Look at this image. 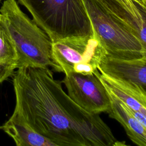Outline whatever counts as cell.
Instances as JSON below:
<instances>
[{"label": "cell", "instance_id": "1", "mask_svg": "<svg viewBox=\"0 0 146 146\" xmlns=\"http://www.w3.org/2000/svg\"><path fill=\"white\" fill-rule=\"evenodd\" d=\"M13 84V113L56 146L120 145L99 114L74 102L49 68H19Z\"/></svg>", "mask_w": 146, "mask_h": 146}, {"label": "cell", "instance_id": "2", "mask_svg": "<svg viewBox=\"0 0 146 146\" xmlns=\"http://www.w3.org/2000/svg\"><path fill=\"white\" fill-rule=\"evenodd\" d=\"M18 56L17 68H59L52 55V42L46 34L19 7L16 0H5L0 8Z\"/></svg>", "mask_w": 146, "mask_h": 146}, {"label": "cell", "instance_id": "3", "mask_svg": "<svg viewBox=\"0 0 146 146\" xmlns=\"http://www.w3.org/2000/svg\"><path fill=\"white\" fill-rule=\"evenodd\" d=\"M52 42L92 35V25L83 0H18Z\"/></svg>", "mask_w": 146, "mask_h": 146}, {"label": "cell", "instance_id": "4", "mask_svg": "<svg viewBox=\"0 0 146 146\" xmlns=\"http://www.w3.org/2000/svg\"><path fill=\"white\" fill-rule=\"evenodd\" d=\"M83 1L93 31L104 47L107 55L127 60L143 58V49L140 42L116 14V9L121 5L113 0Z\"/></svg>", "mask_w": 146, "mask_h": 146}, {"label": "cell", "instance_id": "5", "mask_svg": "<svg viewBox=\"0 0 146 146\" xmlns=\"http://www.w3.org/2000/svg\"><path fill=\"white\" fill-rule=\"evenodd\" d=\"M52 55L59 72L87 75L98 70L107 52L93 33L87 36L71 37L52 42Z\"/></svg>", "mask_w": 146, "mask_h": 146}, {"label": "cell", "instance_id": "6", "mask_svg": "<svg viewBox=\"0 0 146 146\" xmlns=\"http://www.w3.org/2000/svg\"><path fill=\"white\" fill-rule=\"evenodd\" d=\"M98 70L91 74H66L61 81L71 99L85 111L99 114L107 112L111 106L109 94L100 79Z\"/></svg>", "mask_w": 146, "mask_h": 146}, {"label": "cell", "instance_id": "7", "mask_svg": "<svg viewBox=\"0 0 146 146\" xmlns=\"http://www.w3.org/2000/svg\"><path fill=\"white\" fill-rule=\"evenodd\" d=\"M99 77L107 91L123 103L146 126V90L133 82L104 73L100 72Z\"/></svg>", "mask_w": 146, "mask_h": 146}, {"label": "cell", "instance_id": "8", "mask_svg": "<svg viewBox=\"0 0 146 146\" xmlns=\"http://www.w3.org/2000/svg\"><path fill=\"white\" fill-rule=\"evenodd\" d=\"M98 70L110 76L131 81L146 90V59H122L106 55Z\"/></svg>", "mask_w": 146, "mask_h": 146}, {"label": "cell", "instance_id": "9", "mask_svg": "<svg viewBox=\"0 0 146 146\" xmlns=\"http://www.w3.org/2000/svg\"><path fill=\"white\" fill-rule=\"evenodd\" d=\"M108 92L111 101L110 108L107 112L109 116L123 126L133 143L139 146H146V126L133 116L123 103Z\"/></svg>", "mask_w": 146, "mask_h": 146}, {"label": "cell", "instance_id": "10", "mask_svg": "<svg viewBox=\"0 0 146 146\" xmlns=\"http://www.w3.org/2000/svg\"><path fill=\"white\" fill-rule=\"evenodd\" d=\"M1 129L14 141L17 146H56L14 113L1 126Z\"/></svg>", "mask_w": 146, "mask_h": 146}, {"label": "cell", "instance_id": "11", "mask_svg": "<svg viewBox=\"0 0 146 146\" xmlns=\"http://www.w3.org/2000/svg\"><path fill=\"white\" fill-rule=\"evenodd\" d=\"M18 56L4 18L0 13V84L14 74Z\"/></svg>", "mask_w": 146, "mask_h": 146}, {"label": "cell", "instance_id": "12", "mask_svg": "<svg viewBox=\"0 0 146 146\" xmlns=\"http://www.w3.org/2000/svg\"><path fill=\"white\" fill-rule=\"evenodd\" d=\"M140 17L138 20L128 27L130 32L135 35L142 46L143 49V58L146 59V6L133 2Z\"/></svg>", "mask_w": 146, "mask_h": 146}, {"label": "cell", "instance_id": "13", "mask_svg": "<svg viewBox=\"0 0 146 146\" xmlns=\"http://www.w3.org/2000/svg\"><path fill=\"white\" fill-rule=\"evenodd\" d=\"M120 5H121L125 10H126L132 16V20L128 23L131 24L136 22L140 17L137 7L134 4L132 0H113Z\"/></svg>", "mask_w": 146, "mask_h": 146}, {"label": "cell", "instance_id": "14", "mask_svg": "<svg viewBox=\"0 0 146 146\" xmlns=\"http://www.w3.org/2000/svg\"><path fill=\"white\" fill-rule=\"evenodd\" d=\"M140 4H141L145 6H146V0H142V2L141 3H140Z\"/></svg>", "mask_w": 146, "mask_h": 146}, {"label": "cell", "instance_id": "15", "mask_svg": "<svg viewBox=\"0 0 146 146\" xmlns=\"http://www.w3.org/2000/svg\"><path fill=\"white\" fill-rule=\"evenodd\" d=\"M0 129H1V126H0Z\"/></svg>", "mask_w": 146, "mask_h": 146}, {"label": "cell", "instance_id": "16", "mask_svg": "<svg viewBox=\"0 0 146 146\" xmlns=\"http://www.w3.org/2000/svg\"><path fill=\"white\" fill-rule=\"evenodd\" d=\"M1 1V0H0V1Z\"/></svg>", "mask_w": 146, "mask_h": 146}]
</instances>
